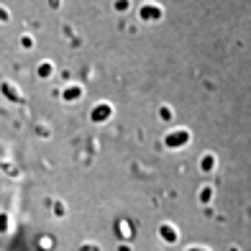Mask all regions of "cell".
Segmentation results:
<instances>
[{"label":"cell","mask_w":251,"mask_h":251,"mask_svg":"<svg viewBox=\"0 0 251 251\" xmlns=\"http://www.w3.org/2000/svg\"><path fill=\"white\" fill-rule=\"evenodd\" d=\"M192 144V131L187 126H175V128H169L162 139V146L169 151H179V149H187Z\"/></svg>","instance_id":"cell-1"},{"label":"cell","mask_w":251,"mask_h":251,"mask_svg":"<svg viewBox=\"0 0 251 251\" xmlns=\"http://www.w3.org/2000/svg\"><path fill=\"white\" fill-rule=\"evenodd\" d=\"M156 236L162 238V241L167 246H177L182 241V231H179V226H175L172 221H162L156 226Z\"/></svg>","instance_id":"cell-2"},{"label":"cell","mask_w":251,"mask_h":251,"mask_svg":"<svg viewBox=\"0 0 251 251\" xmlns=\"http://www.w3.org/2000/svg\"><path fill=\"white\" fill-rule=\"evenodd\" d=\"M113 116H116V108H113V102L110 100H100V102H95L93 108H90V121L93 123H108Z\"/></svg>","instance_id":"cell-3"},{"label":"cell","mask_w":251,"mask_h":251,"mask_svg":"<svg viewBox=\"0 0 251 251\" xmlns=\"http://www.w3.org/2000/svg\"><path fill=\"white\" fill-rule=\"evenodd\" d=\"M85 98V87L79 85V82H70V85H64L62 90H59V100L62 102H77V100H82Z\"/></svg>","instance_id":"cell-4"},{"label":"cell","mask_w":251,"mask_h":251,"mask_svg":"<svg viewBox=\"0 0 251 251\" xmlns=\"http://www.w3.org/2000/svg\"><path fill=\"white\" fill-rule=\"evenodd\" d=\"M113 233H116L118 241H133V236H136V228L128 218H118L116 223H113Z\"/></svg>","instance_id":"cell-5"},{"label":"cell","mask_w":251,"mask_h":251,"mask_svg":"<svg viewBox=\"0 0 251 251\" xmlns=\"http://www.w3.org/2000/svg\"><path fill=\"white\" fill-rule=\"evenodd\" d=\"M215 167H218V156H215V151H205V154H200V159H198V169L202 175H213L215 172Z\"/></svg>","instance_id":"cell-6"},{"label":"cell","mask_w":251,"mask_h":251,"mask_svg":"<svg viewBox=\"0 0 251 251\" xmlns=\"http://www.w3.org/2000/svg\"><path fill=\"white\" fill-rule=\"evenodd\" d=\"M213 198H215V185H210V182L200 185V190H198V202L202 205V208L213 205Z\"/></svg>","instance_id":"cell-7"},{"label":"cell","mask_w":251,"mask_h":251,"mask_svg":"<svg viewBox=\"0 0 251 251\" xmlns=\"http://www.w3.org/2000/svg\"><path fill=\"white\" fill-rule=\"evenodd\" d=\"M156 116H159V121H162V123H175L177 113H175V108L169 105V102H159V110H156Z\"/></svg>","instance_id":"cell-8"},{"label":"cell","mask_w":251,"mask_h":251,"mask_svg":"<svg viewBox=\"0 0 251 251\" xmlns=\"http://www.w3.org/2000/svg\"><path fill=\"white\" fill-rule=\"evenodd\" d=\"M56 249V238L51 233H41L36 238V251H54Z\"/></svg>","instance_id":"cell-9"},{"label":"cell","mask_w":251,"mask_h":251,"mask_svg":"<svg viewBox=\"0 0 251 251\" xmlns=\"http://www.w3.org/2000/svg\"><path fill=\"white\" fill-rule=\"evenodd\" d=\"M36 75H39L41 79H49V77H54V62H49V59L39 62V67H36Z\"/></svg>","instance_id":"cell-10"},{"label":"cell","mask_w":251,"mask_h":251,"mask_svg":"<svg viewBox=\"0 0 251 251\" xmlns=\"http://www.w3.org/2000/svg\"><path fill=\"white\" fill-rule=\"evenodd\" d=\"M141 18H144V21H159V18H162V8L144 5V8H141Z\"/></svg>","instance_id":"cell-11"},{"label":"cell","mask_w":251,"mask_h":251,"mask_svg":"<svg viewBox=\"0 0 251 251\" xmlns=\"http://www.w3.org/2000/svg\"><path fill=\"white\" fill-rule=\"evenodd\" d=\"M51 215H54V218H67V202L64 200H59V198H56V200H51Z\"/></svg>","instance_id":"cell-12"},{"label":"cell","mask_w":251,"mask_h":251,"mask_svg":"<svg viewBox=\"0 0 251 251\" xmlns=\"http://www.w3.org/2000/svg\"><path fill=\"white\" fill-rule=\"evenodd\" d=\"M3 93H5V98H8V100H13V102H18V100H21V93H18V87L13 90V87H10L8 82H3Z\"/></svg>","instance_id":"cell-13"},{"label":"cell","mask_w":251,"mask_h":251,"mask_svg":"<svg viewBox=\"0 0 251 251\" xmlns=\"http://www.w3.org/2000/svg\"><path fill=\"white\" fill-rule=\"evenodd\" d=\"M10 231V215L8 213H0V236H5Z\"/></svg>","instance_id":"cell-14"},{"label":"cell","mask_w":251,"mask_h":251,"mask_svg":"<svg viewBox=\"0 0 251 251\" xmlns=\"http://www.w3.org/2000/svg\"><path fill=\"white\" fill-rule=\"evenodd\" d=\"M77 251H102V246L95 244V241H85V244L77 246Z\"/></svg>","instance_id":"cell-15"},{"label":"cell","mask_w":251,"mask_h":251,"mask_svg":"<svg viewBox=\"0 0 251 251\" xmlns=\"http://www.w3.org/2000/svg\"><path fill=\"white\" fill-rule=\"evenodd\" d=\"M21 47H24V49H31V47H33V39H31V36H24V39H21Z\"/></svg>","instance_id":"cell-16"},{"label":"cell","mask_w":251,"mask_h":251,"mask_svg":"<svg viewBox=\"0 0 251 251\" xmlns=\"http://www.w3.org/2000/svg\"><path fill=\"white\" fill-rule=\"evenodd\" d=\"M118 251H133V246H131V241H121V246H118Z\"/></svg>","instance_id":"cell-17"},{"label":"cell","mask_w":251,"mask_h":251,"mask_svg":"<svg viewBox=\"0 0 251 251\" xmlns=\"http://www.w3.org/2000/svg\"><path fill=\"white\" fill-rule=\"evenodd\" d=\"M185 251H210L208 246H200V244H195V246H187Z\"/></svg>","instance_id":"cell-18"},{"label":"cell","mask_w":251,"mask_h":251,"mask_svg":"<svg viewBox=\"0 0 251 251\" xmlns=\"http://www.w3.org/2000/svg\"><path fill=\"white\" fill-rule=\"evenodd\" d=\"M116 8H118V10H126V8H128V0H118Z\"/></svg>","instance_id":"cell-19"},{"label":"cell","mask_w":251,"mask_h":251,"mask_svg":"<svg viewBox=\"0 0 251 251\" xmlns=\"http://www.w3.org/2000/svg\"><path fill=\"white\" fill-rule=\"evenodd\" d=\"M0 21H3V24H5V21H8V13H5L3 8H0Z\"/></svg>","instance_id":"cell-20"},{"label":"cell","mask_w":251,"mask_h":251,"mask_svg":"<svg viewBox=\"0 0 251 251\" xmlns=\"http://www.w3.org/2000/svg\"><path fill=\"white\" fill-rule=\"evenodd\" d=\"M228 251H241V249H238V246H231V249H228Z\"/></svg>","instance_id":"cell-21"},{"label":"cell","mask_w":251,"mask_h":251,"mask_svg":"<svg viewBox=\"0 0 251 251\" xmlns=\"http://www.w3.org/2000/svg\"><path fill=\"white\" fill-rule=\"evenodd\" d=\"M51 5H54V8H56V5H59V0H51Z\"/></svg>","instance_id":"cell-22"}]
</instances>
